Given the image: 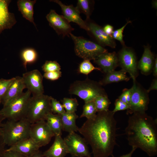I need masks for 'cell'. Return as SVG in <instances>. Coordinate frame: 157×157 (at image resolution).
Here are the masks:
<instances>
[{
  "label": "cell",
  "instance_id": "obj_5",
  "mask_svg": "<svg viewBox=\"0 0 157 157\" xmlns=\"http://www.w3.org/2000/svg\"><path fill=\"white\" fill-rule=\"evenodd\" d=\"M31 94L27 90L3 105L0 110L5 119L17 121L26 118Z\"/></svg>",
  "mask_w": 157,
  "mask_h": 157
},
{
  "label": "cell",
  "instance_id": "obj_4",
  "mask_svg": "<svg viewBox=\"0 0 157 157\" xmlns=\"http://www.w3.org/2000/svg\"><path fill=\"white\" fill-rule=\"evenodd\" d=\"M68 92L70 94L77 95L85 102L94 101L99 96L107 95L99 82L88 78L83 81H74L70 85Z\"/></svg>",
  "mask_w": 157,
  "mask_h": 157
},
{
  "label": "cell",
  "instance_id": "obj_9",
  "mask_svg": "<svg viewBox=\"0 0 157 157\" xmlns=\"http://www.w3.org/2000/svg\"><path fill=\"white\" fill-rule=\"evenodd\" d=\"M63 139L72 157H92L85 139L76 132L69 133Z\"/></svg>",
  "mask_w": 157,
  "mask_h": 157
},
{
  "label": "cell",
  "instance_id": "obj_23",
  "mask_svg": "<svg viewBox=\"0 0 157 157\" xmlns=\"http://www.w3.org/2000/svg\"><path fill=\"white\" fill-rule=\"evenodd\" d=\"M126 72L122 69L115 70L105 74L103 78L99 82L102 85L122 81H128L130 77L126 75Z\"/></svg>",
  "mask_w": 157,
  "mask_h": 157
},
{
  "label": "cell",
  "instance_id": "obj_25",
  "mask_svg": "<svg viewBox=\"0 0 157 157\" xmlns=\"http://www.w3.org/2000/svg\"><path fill=\"white\" fill-rule=\"evenodd\" d=\"M45 121L55 136L61 135L62 129L60 115L50 113L47 115Z\"/></svg>",
  "mask_w": 157,
  "mask_h": 157
},
{
  "label": "cell",
  "instance_id": "obj_3",
  "mask_svg": "<svg viewBox=\"0 0 157 157\" xmlns=\"http://www.w3.org/2000/svg\"><path fill=\"white\" fill-rule=\"evenodd\" d=\"M31 124L26 118L17 121L7 120L3 123L1 135L5 145L10 147L30 137Z\"/></svg>",
  "mask_w": 157,
  "mask_h": 157
},
{
  "label": "cell",
  "instance_id": "obj_17",
  "mask_svg": "<svg viewBox=\"0 0 157 157\" xmlns=\"http://www.w3.org/2000/svg\"><path fill=\"white\" fill-rule=\"evenodd\" d=\"M10 0H0V33L4 30L10 29L17 22L15 15L8 10Z\"/></svg>",
  "mask_w": 157,
  "mask_h": 157
},
{
  "label": "cell",
  "instance_id": "obj_35",
  "mask_svg": "<svg viewBox=\"0 0 157 157\" xmlns=\"http://www.w3.org/2000/svg\"><path fill=\"white\" fill-rule=\"evenodd\" d=\"M131 22V21H128L121 28L113 31L112 34L113 39H116L119 41L121 44L124 45V43L123 40V33L124 30L127 25Z\"/></svg>",
  "mask_w": 157,
  "mask_h": 157
},
{
  "label": "cell",
  "instance_id": "obj_40",
  "mask_svg": "<svg viewBox=\"0 0 157 157\" xmlns=\"http://www.w3.org/2000/svg\"><path fill=\"white\" fill-rule=\"evenodd\" d=\"M103 28L107 35L113 38L112 34L113 31V27L112 26L109 24H106Z\"/></svg>",
  "mask_w": 157,
  "mask_h": 157
},
{
  "label": "cell",
  "instance_id": "obj_18",
  "mask_svg": "<svg viewBox=\"0 0 157 157\" xmlns=\"http://www.w3.org/2000/svg\"><path fill=\"white\" fill-rule=\"evenodd\" d=\"M25 88V86L22 77L19 76L15 77L14 80L1 99V103L3 105H4L10 101L21 94Z\"/></svg>",
  "mask_w": 157,
  "mask_h": 157
},
{
  "label": "cell",
  "instance_id": "obj_30",
  "mask_svg": "<svg viewBox=\"0 0 157 157\" xmlns=\"http://www.w3.org/2000/svg\"><path fill=\"white\" fill-rule=\"evenodd\" d=\"M62 104L65 110L68 113H75L79 105L76 98L65 97L62 100Z\"/></svg>",
  "mask_w": 157,
  "mask_h": 157
},
{
  "label": "cell",
  "instance_id": "obj_19",
  "mask_svg": "<svg viewBox=\"0 0 157 157\" xmlns=\"http://www.w3.org/2000/svg\"><path fill=\"white\" fill-rule=\"evenodd\" d=\"M40 148L29 137L20 141L7 149L17 151L28 157L39 151Z\"/></svg>",
  "mask_w": 157,
  "mask_h": 157
},
{
  "label": "cell",
  "instance_id": "obj_20",
  "mask_svg": "<svg viewBox=\"0 0 157 157\" xmlns=\"http://www.w3.org/2000/svg\"><path fill=\"white\" fill-rule=\"evenodd\" d=\"M55 137L51 147L42 153L45 157H65L69 154L67 147L61 135L55 136Z\"/></svg>",
  "mask_w": 157,
  "mask_h": 157
},
{
  "label": "cell",
  "instance_id": "obj_14",
  "mask_svg": "<svg viewBox=\"0 0 157 157\" xmlns=\"http://www.w3.org/2000/svg\"><path fill=\"white\" fill-rule=\"evenodd\" d=\"M88 27L87 31L101 45L107 46L115 48L116 44L113 39L107 35L101 26L91 22L90 19L85 21Z\"/></svg>",
  "mask_w": 157,
  "mask_h": 157
},
{
  "label": "cell",
  "instance_id": "obj_33",
  "mask_svg": "<svg viewBox=\"0 0 157 157\" xmlns=\"http://www.w3.org/2000/svg\"><path fill=\"white\" fill-rule=\"evenodd\" d=\"M51 106L52 112L53 114L60 115L66 112L62 104L52 97L51 100Z\"/></svg>",
  "mask_w": 157,
  "mask_h": 157
},
{
  "label": "cell",
  "instance_id": "obj_8",
  "mask_svg": "<svg viewBox=\"0 0 157 157\" xmlns=\"http://www.w3.org/2000/svg\"><path fill=\"white\" fill-rule=\"evenodd\" d=\"M131 88V95L130 104L127 110V115L135 113H145L148 109L149 102V93L136 79L133 80Z\"/></svg>",
  "mask_w": 157,
  "mask_h": 157
},
{
  "label": "cell",
  "instance_id": "obj_43",
  "mask_svg": "<svg viewBox=\"0 0 157 157\" xmlns=\"http://www.w3.org/2000/svg\"><path fill=\"white\" fill-rule=\"evenodd\" d=\"M137 149L134 147H132V149L131 151L125 155H123L119 157H132V154ZM111 157H115L113 154L111 155Z\"/></svg>",
  "mask_w": 157,
  "mask_h": 157
},
{
  "label": "cell",
  "instance_id": "obj_34",
  "mask_svg": "<svg viewBox=\"0 0 157 157\" xmlns=\"http://www.w3.org/2000/svg\"><path fill=\"white\" fill-rule=\"evenodd\" d=\"M15 77L6 79H0V99L4 95L9 87L13 81Z\"/></svg>",
  "mask_w": 157,
  "mask_h": 157
},
{
  "label": "cell",
  "instance_id": "obj_36",
  "mask_svg": "<svg viewBox=\"0 0 157 157\" xmlns=\"http://www.w3.org/2000/svg\"><path fill=\"white\" fill-rule=\"evenodd\" d=\"M62 75L60 71L45 72L43 76L46 79L52 81L58 79Z\"/></svg>",
  "mask_w": 157,
  "mask_h": 157
},
{
  "label": "cell",
  "instance_id": "obj_10",
  "mask_svg": "<svg viewBox=\"0 0 157 157\" xmlns=\"http://www.w3.org/2000/svg\"><path fill=\"white\" fill-rule=\"evenodd\" d=\"M29 135L40 148L48 144L55 136L45 120L31 124Z\"/></svg>",
  "mask_w": 157,
  "mask_h": 157
},
{
  "label": "cell",
  "instance_id": "obj_1",
  "mask_svg": "<svg viewBox=\"0 0 157 157\" xmlns=\"http://www.w3.org/2000/svg\"><path fill=\"white\" fill-rule=\"evenodd\" d=\"M87 119L78 131L92 149L94 157H108L117 144V122L112 111L98 112Z\"/></svg>",
  "mask_w": 157,
  "mask_h": 157
},
{
  "label": "cell",
  "instance_id": "obj_45",
  "mask_svg": "<svg viewBox=\"0 0 157 157\" xmlns=\"http://www.w3.org/2000/svg\"><path fill=\"white\" fill-rule=\"evenodd\" d=\"M1 100L0 99V105L1 104Z\"/></svg>",
  "mask_w": 157,
  "mask_h": 157
},
{
  "label": "cell",
  "instance_id": "obj_6",
  "mask_svg": "<svg viewBox=\"0 0 157 157\" xmlns=\"http://www.w3.org/2000/svg\"><path fill=\"white\" fill-rule=\"evenodd\" d=\"M52 97L44 94L31 97L26 117L31 124L45 120L47 115L52 113L51 106Z\"/></svg>",
  "mask_w": 157,
  "mask_h": 157
},
{
  "label": "cell",
  "instance_id": "obj_7",
  "mask_svg": "<svg viewBox=\"0 0 157 157\" xmlns=\"http://www.w3.org/2000/svg\"><path fill=\"white\" fill-rule=\"evenodd\" d=\"M70 36L74 43L76 55L84 60H94L101 54L108 52L101 45L83 37L76 36L72 33Z\"/></svg>",
  "mask_w": 157,
  "mask_h": 157
},
{
  "label": "cell",
  "instance_id": "obj_27",
  "mask_svg": "<svg viewBox=\"0 0 157 157\" xmlns=\"http://www.w3.org/2000/svg\"><path fill=\"white\" fill-rule=\"evenodd\" d=\"M97 113L94 101L85 102L80 118L85 117L87 119H92L96 116Z\"/></svg>",
  "mask_w": 157,
  "mask_h": 157
},
{
  "label": "cell",
  "instance_id": "obj_44",
  "mask_svg": "<svg viewBox=\"0 0 157 157\" xmlns=\"http://www.w3.org/2000/svg\"><path fill=\"white\" fill-rule=\"evenodd\" d=\"M28 157H45L42 153L40 150L38 151L33 154L32 155Z\"/></svg>",
  "mask_w": 157,
  "mask_h": 157
},
{
  "label": "cell",
  "instance_id": "obj_41",
  "mask_svg": "<svg viewBox=\"0 0 157 157\" xmlns=\"http://www.w3.org/2000/svg\"><path fill=\"white\" fill-rule=\"evenodd\" d=\"M157 90V78H156L153 79L151 82V85L148 89L147 90V92L149 93L152 90Z\"/></svg>",
  "mask_w": 157,
  "mask_h": 157
},
{
  "label": "cell",
  "instance_id": "obj_13",
  "mask_svg": "<svg viewBox=\"0 0 157 157\" xmlns=\"http://www.w3.org/2000/svg\"><path fill=\"white\" fill-rule=\"evenodd\" d=\"M46 18L49 25L58 35L69 37L74 30L63 15L58 14L53 10H50Z\"/></svg>",
  "mask_w": 157,
  "mask_h": 157
},
{
  "label": "cell",
  "instance_id": "obj_28",
  "mask_svg": "<svg viewBox=\"0 0 157 157\" xmlns=\"http://www.w3.org/2000/svg\"><path fill=\"white\" fill-rule=\"evenodd\" d=\"M94 101L97 112L107 111L111 102L107 95H100L96 97Z\"/></svg>",
  "mask_w": 157,
  "mask_h": 157
},
{
  "label": "cell",
  "instance_id": "obj_22",
  "mask_svg": "<svg viewBox=\"0 0 157 157\" xmlns=\"http://www.w3.org/2000/svg\"><path fill=\"white\" fill-rule=\"evenodd\" d=\"M62 131L69 133L78 131L79 128L76 123L78 116L76 113H68L65 112L60 115Z\"/></svg>",
  "mask_w": 157,
  "mask_h": 157
},
{
  "label": "cell",
  "instance_id": "obj_2",
  "mask_svg": "<svg viewBox=\"0 0 157 157\" xmlns=\"http://www.w3.org/2000/svg\"><path fill=\"white\" fill-rule=\"evenodd\" d=\"M130 116L125 132L128 144L139 148L149 156L157 154V121L145 113Z\"/></svg>",
  "mask_w": 157,
  "mask_h": 157
},
{
  "label": "cell",
  "instance_id": "obj_37",
  "mask_svg": "<svg viewBox=\"0 0 157 157\" xmlns=\"http://www.w3.org/2000/svg\"><path fill=\"white\" fill-rule=\"evenodd\" d=\"M129 107L128 105L124 103L118 98L117 99L115 102V107L112 111L115 113L116 112L120 111L127 110Z\"/></svg>",
  "mask_w": 157,
  "mask_h": 157
},
{
  "label": "cell",
  "instance_id": "obj_29",
  "mask_svg": "<svg viewBox=\"0 0 157 157\" xmlns=\"http://www.w3.org/2000/svg\"><path fill=\"white\" fill-rule=\"evenodd\" d=\"M76 7L80 13H83L86 15V20L90 19L92 11V3L91 1L78 0Z\"/></svg>",
  "mask_w": 157,
  "mask_h": 157
},
{
  "label": "cell",
  "instance_id": "obj_42",
  "mask_svg": "<svg viewBox=\"0 0 157 157\" xmlns=\"http://www.w3.org/2000/svg\"><path fill=\"white\" fill-rule=\"evenodd\" d=\"M153 76L157 78V57L155 59L154 63L152 69Z\"/></svg>",
  "mask_w": 157,
  "mask_h": 157
},
{
  "label": "cell",
  "instance_id": "obj_24",
  "mask_svg": "<svg viewBox=\"0 0 157 157\" xmlns=\"http://www.w3.org/2000/svg\"><path fill=\"white\" fill-rule=\"evenodd\" d=\"M36 2L35 0H19L17 1L18 10L23 17L33 23L35 26L33 18V7Z\"/></svg>",
  "mask_w": 157,
  "mask_h": 157
},
{
  "label": "cell",
  "instance_id": "obj_16",
  "mask_svg": "<svg viewBox=\"0 0 157 157\" xmlns=\"http://www.w3.org/2000/svg\"><path fill=\"white\" fill-rule=\"evenodd\" d=\"M93 61L105 74L115 70L119 66L117 55L115 52L101 54Z\"/></svg>",
  "mask_w": 157,
  "mask_h": 157
},
{
  "label": "cell",
  "instance_id": "obj_15",
  "mask_svg": "<svg viewBox=\"0 0 157 157\" xmlns=\"http://www.w3.org/2000/svg\"><path fill=\"white\" fill-rule=\"evenodd\" d=\"M50 1L58 4L61 7L63 16L69 22H72L76 24L79 27L88 30V27L85 21L81 18L80 13L76 7L72 5H66L58 0H51Z\"/></svg>",
  "mask_w": 157,
  "mask_h": 157
},
{
  "label": "cell",
  "instance_id": "obj_21",
  "mask_svg": "<svg viewBox=\"0 0 157 157\" xmlns=\"http://www.w3.org/2000/svg\"><path fill=\"white\" fill-rule=\"evenodd\" d=\"M154 60L150 48L145 47L142 56L138 64V69L142 74L148 75L152 72Z\"/></svg>",
  "mask_w": 157,
  "mask_h": 157
},
{
  "label": "cell",
  "instance_id": "obj_38",
  "mask_svg": "<svg viewBox=\"0 0 157 157\" xmlns=\"http://www.w3.org/2000/svg\"><path fill=\"white\" fill-rule=\"evenodd\" d=\"M2 157H27L15 151L6 149Z\"/></svg>",
  "mask_w": 157,
  "mask_h": 157
},
{
  "label": "cell",
  "instance_id": "obj_12",
  "mask_svg": "<svg viewBox=\"0 0 157 157\" xmlns=\"http://www.w3.org/2000/svg\"><path fill=\"white\" fill-rule=\"evenodd\" d=\"M22 77L26 88L33 96L44 94L43 76L39 70L35 69L26 72L23 74Z\"/></svg>",
  "mask_w": 157,
  "mask_h": 157
},
{
  "label": "cell",
  "instance_id": "obj_39",
  "mask_svg": "<svg viewBox=\"0 0 157 157\" xmlns=\"http://www.w3.org/2000/svg\"><path fill=\"white\" fill-rule=\"evenodd\" d=\"M1 126L0 124V157H2L4 153L6 150L5 144L3 142L1 135Z\"/></svg>",
  "mask_w": 157,
  "mask_h": 157
},
{
  "label": "cell",
  "instance_id": "obj_31",
  "mask_svg": "<svg viewBox=\"0 0 157 157\" xmlns=\"http://www.w3.org/2000/svg\"><path fill=\"white\" fill-rule=\"evenodd\" d=\"M94 70H98L101 72L98 67H95L90 60H84L79 65L78 72L79 73L88 75Z\"/></svg>",
  "mask_w": 157,
  "mask_h": 157
},
{
  "label": "cell",
  "instance_id": "obj_26",
  "mask_svg": "<svg viewBox=\"0 0 157 157\" xmlns=\"http://www.w3.org/2000/svg\"><path fill=\"white\" fill-rule=\"evenodd\" d=\"M21 57L23 62V65L26 69L27 64L32 63L37 60L38 54L33 49L28 48L24 49L21 53Z\"/></svg>",
  "mask_w": 157,
  "mask_h": 157
},
{
  "label": "cell",
  "instance_id": "obj_11",
  "mask_svg": "<svg viewBox=\"0 0 157 157\" xmlns=\"http://www.w3.org/2000/svg\"><path fill=\"white\" fill-rule=\"evenodd\" d=\"M119 65L128 73L133 80L138 76V69L136 58L134 52L128 47H124L117 55Z\"/></svg>",
  "mask_w": 157,
  "mask_h": 157
},
{
  "label": "cell",
  "instance_id": "obj_32",
  "mask_svg": "<svg viewBox=\"0 0 157 157\" xmlns=\"http://www.w3.org/2000/svg\"><path fill=\"white\" fill-rule=\"evenodd\" d=\"M42 68L44 72L59 71L61 69L60 64L56 61H46Z\"/></svg>",
  "mask_w": 157,
  "mask_h": 157
}]
</instances>
